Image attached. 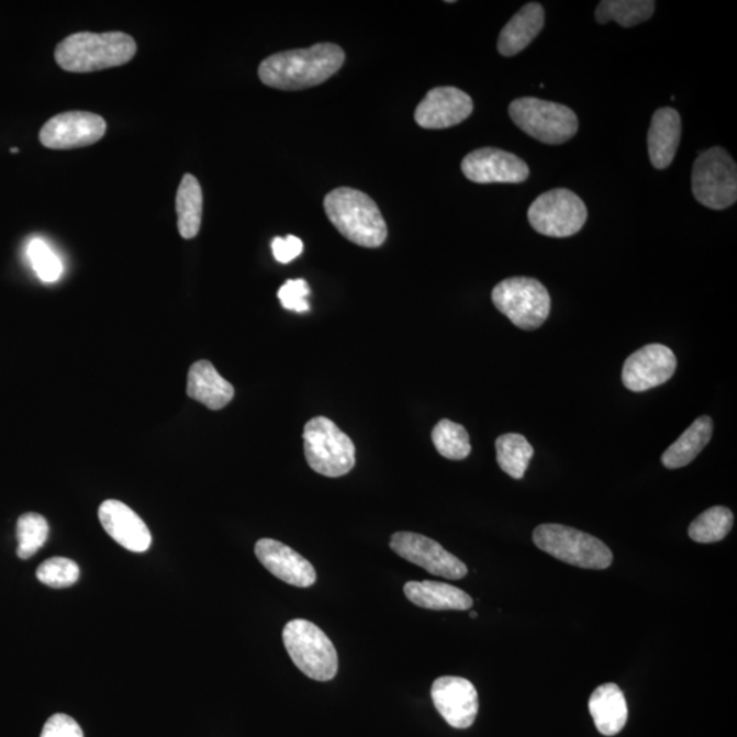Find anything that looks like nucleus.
<instances>
[{
  "label": "nucleus",
  "instance_id": "obj_1",
  "mask_svg": "<svg viewBox=\"0 0 737 737\" xmlns=\"http://www.w3.org/2000/svg\"><path fill=\"white\" fill-rule=\"evenodd\" d=\"M342 47L319 43L309 48L283 51L268 56L258 67L264 86L281 91H301L330 80L345 64Z\"/></svg>",
  "mask_w": 737,
  "mask_h": 737
},
{
  "label": "nucleus",
  "instance_id": "obj_2",
  "mask_svg": "<svg viewBox=\"0 0 737 737\" xmlns=\"http://www.w3.org/2000/svg\"><path fill=\"white\" fill-rule=\"evenodd\" d=\"M137 53L134 38L123 32H80L55 49L56 64L70 72H92L129 64Z\"/></svg>",
  "mask_w": 737,
  "mask_h": 737
},
{
  "label": "nucleus",
  "instance_id": "obj_3",
  "mask_svg": "<svg viewBox=\"0 0 737 737\" xmlns=\"http://www.w3.org/2000/svg\"><path fill=\"white\" fill-rule=\"evenodd\" d=\"M324 210L330 222L346 239L362 247H380L388 236V228L380 208L364 191L339 188L324 199Z\"/></svg>",
  "mask_w": 737,
  "mask_h": 737
},
{
  "label": "nucleus",
  "instance_id": "obj_4",
  "mask_svg": "<svg viewBox=\"0 0 737 737\" xmlns=\"http://www.w3.org/2000/svg\"><path fill=\"white\" fill-rule=\"evenodd\" d=\"M283 640L292 662L308 678L328 682L336 677L339 660L335 646L316 624L295 618L286 624Z\"/></svg>",
  "mask_w": 737,
  "mask_h": 737
},
{
  "label": "nucleus",
  "instance_id": "obj_5",
  "mask_svg": "<svg viewBox=\"0 0 737 737\" xmlns=\"http://www.w3.org/2000/svg\"><path fill=\"white\" fill-rule=\"evenodd\" d=\"M303 448L311 469L319 474L337 478L356 466V446L350 437L325 416H316L303 429Z\"/></svg>",
  "mask_w": 737,
  "mask_h": 737
},
{
  "label": "nucleus",
  "instance_id": "obj_6",
  "mask_svg": "<svg viewBox=\"0 0 737 737\" xmlns=\"http://www.w3.org/2000/svg\"><path fill=\"white\" fill-rule=\"evenodd\" d=\"M533 541L555 559L587 570H605L613 561L611 549L599 538L555 523L538 526Z\"/></svg>",
  "mask_w": 737,
  "mask_h": 737
},
{
  "label": "nucleus",
  "instance_id": "obj_7",
  "mask_svg": "<svg viewBox=\"0 0 737 737\" xmlns=\"http://www.w3.org/2000/svg\"><path fill=\"white\" fill-rule=\"evenodd\" d=\"M510 116L521 131L539 143L560 145L576 136V112L567 105L537 98H522L510 104Z\"/></svg>",
  "mask_w": 737,
  "mask_h": 737
},
{
  "label": "nucleus",
  "instance_id": "obj_8",
  "mask_svg": "<svg viewBox=\"0 0 737 737\" xmlns=\"http://www.w3.org/2000/svg\"><path fill=\"white\" fill-rule=\"evenodd\" d=\"M692 193L697 202L722 211L737 200L736 163L724 148L701 152L692 168Z\"/></svg>",
  "mask_w": 737,
  "mask_h": 737
},
{
  "label": "nucleus",
  "instance_id": "obj_9",
  "mask_svg": "<svg viewBox=\"0 0 737 737\" xmlns=\"http://www.w3.org/2000/svg\"><path fill=\"white\" fill-rule=\"evenodd\" d=\"M494 306L517 328H539L550 313V295L541 281L533 278H510L494 287Z\"/></svg>",
  "mask_w": 737,
  "mask_h": 737
},
{
  "label": "nucleus",
  "instance_id": "obj_10",
  "mask_svg": "<svg viewBox=\"0 0 737 737\" xmlns=\"http://www.w3.org/2000/svg\"><path fill=\"white\" fill-rule=\"evenodd\" d=\"M527 217L537 233L567 238L583 228L588 221V208L573 191L554 189L537 197L528 208Z\"/></svg>",
  "mask_w": 737,
  "mask_h": 737
},
{
  "label": "nucleus",
  "instance_id": "obj_11",
  "mask_svg": "<svg viewBox=\"0 0 737 737\" xmlns=\"http://www.w3.org/2000/svg\"><path fill=\"white\" fill-rule=\"evenodd\" d=\"M391 549L402 559L424 568L432 576L458 579L467 576V567L457 556L449 554L435 539L422 534L399 532L391 538Z\"/></svg>",
  "mask_w": 737,
  "mask_h": 737
},
{
  "label": "nucleus",
  "instance_id": "obj_12",
  "mask_svg": "<svg viewBox=\"0 0 737 737\" xmlns=\"http://www.w3.org/2000/svg\"><path fill=\"white\" fill-rule=\"evenodd\" d=\"M107 122L92 112L70 111L55 115L42 127L41 143L49 149H75L104 137Z\"/></svg>",
  "mask_w": 737,
  "mask_h": 737
},
{
  "label": "nucleus",
  "instance_id": "obj_13",
  "mask_svg": "<svg viewBox=\"0 0 737 737\" xmlns=\"http://www.w3.org/2000/svg\"><path fill=\"white\" fill-rule=\"evenodd\" d=\"M678 361L671 348L652 343L627 358L622 371L623 384L633 392H645L666 384L677 371Z\"/></svg>",
  "mask_w": 737,
  "mask_h": 737
},
{
  "label": "nucleus",
  "instance_id": "obj_14",
  "mask_svg": "<svg viewBox=\"0 0 737 737\" xmlns=\"http://www.w3.org/2000/svg\"><path fill=\"white\" fill-rule=\"evenodd\" d=\"M461 171L474 183H522L528 178V166L521 157L498 148L472 150L461 161Z\"/></svg>",
  "mask_w": 737,
  "mask_h": 737
},
{
  "label": "nucleus",
  "instance_id": "obj_15",
  "mask_svg": "<svg viewBox=\"0 0 737 737\" xmlns=\"http://www.w3.org/2000/svg\"><path fill=\"white\" fill-rule=\"evenodd\" d=\"M432 700L437 712L453 728L467 729L474 724L480 703L470 680L457 677L438 678L432 685Z\"/></svg>",
  "mask_w": 737,
  "mask_h": 737
},
{
  "label": "nucleus",
  "instance_id": "obj_16",
  "mask_svg": "<svg viewBox=\"0 0 737 737\" xmlns=\"http://www.w3.org/2000/svg\"><path fill=\"white\" fill-rule=\"evenodd\" d=\"M474 104L469 94L455 87H438L427 92L415 110L422 129L442 131L459 125L471 115Z\"/></svg>",
  "mask_w": 737,
  "mask_h": 737
},
{
  "label": "nucleus",
  "instance_id": "obj_17",
  "mask_svg": "<svg viewBox=\"0 0 737 737\" xmlns=\"http://www.w3.org/2000/svg\"><path fill=\"white\" fill-rule=\"evenodd\" d=\"M255 552L258 561L272 576L291 587L311 588L317 581V573L312 562L277 539H260L256 544Z\"/></svg>",
  "mask_w": 737,
  "mask_h": 737
},
{
  "label": "nucleus",
  "instance_id": "obj_18",
  "mask_svg": "<svg viewBox=\"0 0 737 737\" xmlns=\"http://www.w3.org/2000/svg\"><path fill=\"white\" fill-rule=\"evenodd\" d=\"M99 521L109 536L131 552L143 554L152 544L148 526L120 500H105L99 509Z\"/></svg>",
  "mask_w": 737,
  "mask_h": 737
},
{
  "label": "nucleus",
  "instance_id": "obj_19",
  "mask_svg": "<svg viewBox=\"0 0 737 737\" xmlns=\"http://www.w3.org/2000/svg\"><path fill=\"white\" fill-rule=\"evenodd\" d=\"M682 136V120L679 112L671 107L657 110L651 118L647 148L652 167L666 170L677 156Z\"/></svg>",
  "mask_w": 737,
  "mask_h": 737
},
{
  "label": "nucleus",
  "instance_id": "obj_20",
  "mask_svg": "<svg viewBox=\"0 0 737 737\" xmlns=\"http://www.w3.org/2000/svg\"><path fill=\"white\" fill-rule=\"evenodd\" d=\"M188 397L204 404L210 410H222L233 401L234 387L210 361H197L191 365L188 375Z\"/></svg>",
  "mask_w": 737,
  "mask_h": 737
},
{
  "label": "nucleus",
  "instance_id": "obj_21",
  "mask_svg": "<svg viewBox=\"0 0 737 737\" xmlns=\"http://www.w3.org/2000/svg\"><path fill=\"white\" fill-rule=\"evenodd\" d=\"M589 711L594 719L599 733L605 736H615L626 727L628 707L626 697L617 684L600 685L590 696Z\"/></svg>",
  "mask_w": 737,
  "mask_h": 737
},
{
  "label": "nucleus",
  "instance_id": "obj_22",
  "mask_svg": "<svg viewBox=\"0 0 737 737\" xmlns=\"http://www.w3.org/2000/svg\"><path fill=\"white\" fill-rule=\"evenodd\" d=\"M545 24V11L539 3H527L512 16L499 36L498 48L503 56H514L522 53Z\"/></svg>",
  "mask_w": 737,
  "mask_h": 737
},
{
  "label": "nucleus",
  "instance_id": "obj_23",
  "mask_svg": "<svg viewBox=\"0 0 737 737\" xmlns=\"http://www.w3.org/2000/svg\"><path fill=\"white\" fill-rule=\"evenodd\" d=\"M404 594L410 602L424 610L467 611L472 606L469 594L443 582H407L404 584Z\"/></svg>",
  "mask_w": 737,
  "mask_h": 737
},
{
  "label": "nucleus",
  "instance_id": "obj_24",
  "mask_svg": "<svg viewBox=\"0 0 737 737\" xmlns=\"http://www.w3.org/2000/svg\"><path fill=\"white\" fill-rule=\"evenodd\" d=\"M713 436V421L703 415L695 420L688 431L672 444L662 455V465L667 469H682L694 460L711 442Z\"/></svg>",
  "mask_w": 737,
  "mask_h": 737
},
{
  "label": "nucleus",
  "instance_id": "obj_25",
  "mask_svg": "<svg viewBox=\"0 0 737 737\" xmlns=\"http://www.w3.org/2000/svg\"><path fill=\"white\" fill-rule=\"evenodd\" d=\"M178 231L185 239L200 233L202 221V189L191 174H185L177 193Z\"/></svg>",
  "mask_w": 737,
  "mask_h": 737
},
{
  "label": "nucleus",
  "instance_id": "obj_26",
  "mask_svg": "<svg viewBox=\"0 0 737 737\" xmlns=\"http://www.w3.org/2000/svg\"><path fill=\"white\" fill-rule=\"evenodd\" d=\"M656 10L652 0H602L595 10L599 24L615 21L624 27H633L650 20Z\"/></svg>",
  "mask_w": 737,
  "mask_h": 737
},
{
  "label": "nucleus",
  "instance_id": "obj_27",
  "mask_svg": "<svg viewBox=\"0 0 737 737\" xmlns=\"http://www.w3.org/2000/svg\"><path fill=\"white\" fill-rule=\"evenodd\" d=\"M498 464L500 469L514 480H522L534 455L532 444L517 433H507L496 440Z\"/></svg>",
  "mask_w": 737,
  "mask_h": 737
},
{
  "label": "nucleus",
  "instance_id": "obj_28",
  "mask_svg": "<svg viewBox=\"0 0 737 737\" xmlns=\"http://www.w3.org/2000/svg\"><path fill=\"white\" fill-rule=\"evenodd\" d=\"M733 526V511L727 507H712L691 523L689 534L695 543L713 544L727 537Z\"/></svg>",
  "mask_w": 737,
  "mask_h": 737
},
{
  "label": "nucleus",
  "instance_id": "obj_29",
  "mask_svg": "<svg viewBox=\"0 0 737 737\" xmlns=\"http://www.w3.org/2000/svg\"><path fill=\"white\" fill-rule=\"evenodd\" d=\"M432 440L442 457L464 460L471 453L469 433L465 426L449 420H442L432 432Z\"/></svg>",
  "mask_w": 737,
  "mask_h": 737
},
{
  "label": "nucleus",
  "instance_id": "obj_30",
  "mask_svg": "<svg viewBox=\"0 0 737 737\" xmlns=\"http://www.w3.org/2000/svg\"><path fill=\"white\" fill-rule=\"evenodd\" d=\"M48 534V522L43 515L27 512L20 516L16 523V539H19L16 555L20 559H31L47 543Z\"/></svg>",
  "mask_w": 737,
  "mask_h": 737
},
{
  "label": "nucleus",
  "instance_id": "obj_31",
  "mask_svg": "<svg viewBox=\"0 0 737 737\" xmlns=\"http://www.w3.org/2000/svg\"><path fill=\"white\" fill-rule=\"evenodd\" d=\"M33 271L46 283H54L64 275V264L46 241L33 238L26 249Z\"/></svg>",
  "mask_w": 737,
  "mask_h": 737
},
{
  "label": "nucleus",
  "instance_id": "obj_32",
  "mask_svg": "<svg viewBox=\"0 0 737 737\" xmlns=\"http://www.w3.org/2000/svg\"><path fill=\"white\" fill-rule=\"evenodd\" d=\"M38 581L49 588H70L80 578V568L77 562L66 557H53L43 562L36 572Z\"/></svg>",
  "mask_w": 737,
  "mask_h": 737
},
{
  "label": "nucleus",
  "instance_id": "obj_33",
  "mask_svg": "<svg viewBox=\"0 0 737 737\" xmlns=\"http://www.w3.org/2000/svg\"><path fill=\"white\" fill-rule=\"evenodd\" d=\"M309 294H311V287H309L308 281L303 279L287 280L278 291L281 306H283L286 311L297 313H306L311 311V303L308 301Z\"/></svg>",
  "mask_w": 737,
  "mask_h": 737
},
{
  "label": "nucleus",
  "instance_id": "obj_34",
  "mask_svg": "<svg viewBox=\"0 0 737 737\" xmlns=\"http://www.w3.org/2000/svg\"><path fill=\"white\" fill-rule=\"evenodd\" d=\"M41 737H83V733L75 718L59 713L47 719Z\"/></svg>",
  "mask_w": 737,
  "mask_h": 737
},
{
  "label": "nucleus",
  "instance_id": "obj_35",
  "mask_svg": "<svg viewBox=\"0 0 737 737\" xmlns=\"http://www.w3.org/2000/svg\"><path fill=\"white\" fill-rule=\"evenodd\" d=\"M272 253L277 261L281 264H289L300 257L303 252V242L298 236L289 235L286 238L277 236L272 241Z\"/></svg>",
  "mask_w": 737,
  "mask_h": 737
},
{
  "label": "nucleus",
  "instance_id": "obj_36",
  "mask_svg": "<svg viewBox=\"0 0 737 737\" xmlns=\"http://www.w3.org/2000/svg\"><path fill=\"white\" fill-rule=\"evenodd\" d=\"M10 152H11V154H19L20 150L16 149V148H13V149H11Z\"/></svg>",
  "mask_w": 737,
  "mask_h": 737
},
{
  "label": "nucleus",
  "instance_id": "obj_37",
  "mask_svg": "<svg viewBox=\"0 0 737 737\" xmlns=\"http://www.w3.org/2000/svg\"><path fill=\"white\" fill-rule=\"evenodd\" d=\"M470 616H471V617H477V613H476V612H471V613H470Z\"/></svg>",
  "mask_w": 737,
  "mask_h": 737
}]
</instances>
